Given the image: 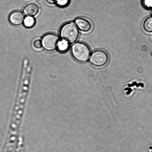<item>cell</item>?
Masks as SVG:
<instances>
[{"label": "cell", "instance_id": "cell-13", "mask_svg": "<svg viewBox=\"0 0 152 152\" xmlns=\"http://www.w3.org/2000/svg\"><path fill=\"white\" fill-rule=\"evenodd\" d=\"M69 0H57V2L61 7H65L68 4Z\"/></svg>", "mask_w": 152, "mask_h": 152}, {"label": "cell", "instance_id": "cell-1", "mask_svg": "<svg viewBox=\"0 0 152 152\" xmlns=\"http://www.w3.org/2000/svg\"><path fill=\"white\" fill-rule=\"evenodd\" d=\"M71 53L76 60L81 63L87 61L91 53L89 46L83 42L74 43L71 47Z\"/></svg>", "mask_w": 152, "mask_h": 152}, {"label": "cell", "instance_id": "cell-6", "mask_svg": "<svg viewBox=\"0 0 152 152\" xmlns=\"http://www.w3.org/2000/svg\"><path fill=\"white\" fill-rule=\"evenodd\" d=\"M24 18V15L22 12L15 11L10 13L9 19L12 24L19 26L23 23Z\"/></svg>", "mask_w": 152, "mask_h": 152}, {"label": "cell", "instance_id": "cell-10", "mask_svg": "<svg viewBox=\"0 0 152 152\" xmlns=\"http://www.w3.org/2000/svg\"><path fill=\"white\" fill-rule=\"evenodd\" d=\"M143 28L147 32H152V16L147 18L144 20Z\"/></svg>", "mask_w": 152, "mask_h": 152}, {"label": "cell", "instance_id": "cell-7", "mask_svg": "<svg viewBox=\"0 0 152 152\" xmlns=\"http://www.w3.org/2000/svg\"><path fill=\"white\" fill-rule=\"evenodd\" d=\"M39 10V7L37 4L32 3L27 4L25 6L23 12L26 16L34 17L38 14Z\"/></svg>", "mask_w": 152, "mask_h": 152}, {"label": "cell", "instance_id": "cell-2", "mask_svg": "<svg viewBox=\"0 0 152 152\" xmlns=\"http://www.w3.org/2000/svg\"><path fill=\"white\" fill-rule=\"evenodd\" d=\"M79 31L75 22H70L64 24L61 28L60 36L62 39L70 44L75 43L79 38Z\"/></svg>", "mask_w": 152, "mask_h": 152}, {"label": "cell", "instance_id": "cell-12", "mask_svg": "<svg viewBox=\"0 0 152 152\" xmlns=\"http://www.w3.org/2000/svg\"><path fill=\"white\" fill-rule=\"evenodd\" d=\"M142 3L144 7L151 8L152 6V0H142Z\"/></svg>", "mask_w": 152, "mask_h": 152}, {"label": "cell", "instance_id": "cell-14", "mask_svg": "<svg viewBox=\"0 0 152 152\" xmlns=\"http://www.w3.org/2000/svg\"><path fill=\"white\" fill-rule=\"evenodd\" d=\"M22 138H19L18 142V143L17 148L16 152H20L21 150L22 145Z\"/></svg>", "mask_w": 152, "mask_h": 152}, {"label": "cell", "instance_id": "cell-9", "mask_svg": "<svg viewBox=\"0 0 152 152\" xmlns=\"http://www.w3.org/2000/svg\"><path fill=\"white\" fill-rule=\"evenodd\" d=\"M70 47V44L64 39L59 40L58 43L57 48L59 52L64 53L68 50Z\"/></svg>", "mask_w": 152, "mask_h": 152}, {"label": "cell", "instance_id": "cell-8", "mask_svg": "<svg viewBox=\"0 0 152 152\" xmlns=\"http://www.w3.org/2000/svg\"><path fill=\"white\" fill-rule=\"evenodd\" d=\"M35 18L30 16H26V17H25L23 22L24 26L28 28L33 27L35 26Z\"/></svg>", "mask_w": 152, "mask_h": 152}, {"label": "cell", "instance_id": "cell-3", "mask_svg": "<svg viewBox=\"0 0 152 152\" xmlns=\"http://www.w3.org/2000/svg\"><path fill=\"white\" fill-rule=\"evenodd\" d=\"M109 60V56L105 50H97L91 53L89 61L90 63L93 66L96 67H102L108 64Z\"/></svg>", "mask_w": 152, "mask_h": 152}, {"label": "cell", "instance_id": "cell-15", "mask_svg": "<svg viewBox=\"0 0 152 152\" xmlns=\"http://www.w3.org/2000/svg\"><path fill=\"white\" fill-rule=\"evenodd\" d=\"M57 0H46L47 2L50 4H54L57 1Z\"/></svg>", "mask_w": 152, "mask_h": 152}, {"label": "cell", "instance_id": "cell-17", "mask_svg": "<svg viewBox=\"0 0 152 152\" xmlns=\"http://www.w3.org/2000/svg\"><path fill=\"white\" fill-rule=\"evenodd\" d=\"M150 9H151V10H152V7H151V8H150Z\"/></svg>", "mask_w": 152, "mask_h": 152}, {"label": "cell", "instance_id": "cell-16", "mask_svg": "<svg viewBox=\"0 0 152 152\" xmlns=\"http://www.w3.org/2000/svg\"><path fill=\"white\" fill-rule=\"evenodd\" d=\"M125 90H128V92H127V94L129 95V94H130L131 92H132V89H131V88H126V89H125Z\"/></svg>", "mask_w": 152, "mask_h": 152}, {"label": "cell", "instance_id": "cell-4", "mask_svg": "<svg viewBox=\"0 0 152 152\" xmlns=\"http://www.w3.org/2000/svg\"><path fill=\"white\" fill-rule=\"evenodd\" d=\"M59 37L56 34L49 33L43 37L41 40L43 47L47 51H52L57 48Z\"/></svg>", "mask_w": 152, "mask_h": 152}, {"label": "cell", "instance_id": "cell-5", "mask_svg": "<svg viewBox=\"0 0 152 152\" xmlns=\"http://www.w3.org/2000/svg\"><path fill=\"white\" fill-rule=\"evenodd\" d=\"M75 23L78 29L82 32H88L92 28L91 22L85 18H77L75 19Z\"/></svg>", "mask_w": 152, "mask_h": 152}, {"label": "cell", "instance_id": "cell-11", "mask_svg": "<svg viewBox=\"0 0 152 152\" xmlns=\"http://www.w3.org/2000/svg\"><path fill=\"white\" fill-rule=\"evenodd\" d=\"M33 45L35 48L41 49L42 47H43L42 43L41 40L40 39L35 40L33 42Z\"/></svg>", "mask_w": 152, "mask_h": 152}]
</instances>
